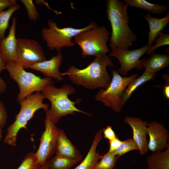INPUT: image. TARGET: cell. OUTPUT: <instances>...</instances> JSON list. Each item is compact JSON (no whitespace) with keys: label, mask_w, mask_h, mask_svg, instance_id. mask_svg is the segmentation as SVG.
Wrapping results in <instances>:
<instances>
[{"label":"cell","mask_w":169,"mask_h":169,"mask_svg":"<svg viewBox=\"0 0 169 169\" xmlns=\"http://www.w3.org/2000/svg\"><path fill=\"white\" fill-rule=\"evenodd\" d=\"M147 131L149 136L148 150L154 152L166 150L169 145V134L163 124L155 121L148 123Z\"/></svg>","instance_id":"12"},{"label":"cell","mask_w":169,"mask_h":169,"mask_svg":"<svg viewBox=\"0 0 169 169\" xmlns=\"http://www.w3.org/2000/svg\"><path fill=\"white\" fill-rule=\"evenodd\" d=\"M24 6L27 11L29 20L35 22L40 17L39 14L36 7L32 0H20Z\"/></svg>","instance_id":"29"},{"label":"cell","mask_w":169,"mask_h":169,"mask_svg":"<svg viewBox=\"0 0 169 169\" xmlns=\"http://www.w3.org/2000/svg\"><path fill=\"white\" fill-rule=\"evenodd\" d=\"M17 3L15 0H0V12Z\"/></svg>","instance_id":"34"},{"label":"cell","mask_w":169,"mask_h":169,"mask_svg":"<svg viewBox=\"0 0 169 169\" xmlns=\"http://www.w3.org/2000/svg\"><path fill=\"white\" fill-rule=\"evenodd\" d=\"M47 162L51 169H69L78 161L71 158L56 155Z\"/></svg>","instance_id":"23"},{"label":"cell","mask_w":169,"mask_h":169,"mask_svg":"<svg viewBox=\"0 0 169 169\" xmlns=\"http://www.w3.org/2000/svg\"><path fill=\"white\" fill-rule=\"evenodd\" d=\"M45 97L41 92H36L27 96L19 103L21 108L19 112L15 116L14 121L9 125L3 140V143L8 145L15 146L17 136L20 130L26 128L28 122L33 117L38 110L42 108L45 112L49 110L48 104H44Z\"/></svg>","instance_id":"4"},{"label":"cell","mask_w":169,"mask_h":169,"mask_svg":"<svg viewBox=\"0 0 169 169\" xmlns=\"http://www.w3.org/2000/svg\"><path fill=\"white\" fill-rule=\"evenodd\" d=\"M75 92V89L68 84H64L60 88L56 87L53 83L46 85L41 91L51 104L50 110L45 112L46 117L55 125L61 117L74 114L75 112L91 116L90 114L78 109L75 106V104L81 102L80 99L78 98L73 101L69 98L68 95L73 94Z\"/></svg>","instance_id":"3"},{"label":"cell","mask_w":169,"mask_h":169,"mask_svg":"<svg viewBox=\"0 0 169 169\" xmlns=\"http://www.w3.org/2000/svg\"><path fill=\"white\" fill-rule=\"evenodd\" d=\"M124 122L128 124L132 128L133 140L138 148L140 154L144 155L148 151V141L146 139L148 123L139 117L129 116L125 117Z\"/></svg>","instance_id":"13"},{"label":"cell","mask_w":169,"mask_h":169,"mask_svg":"<svg viewBox=\"0 0 169 169\" xmlns=\"http://www.w3.org/2000/svg\"><path fill=\"white\" fill-rule=\"evenodd\" d=\"M128 6L124 1L107 0L106 14L111 28L110 46L111 49H129L137 38L130 28L129 17L127 12Z\"/></svg>","instance_id":"2"},{"label":"cell","mask_w":169,"mask_h":169,"mask_svg":"<svg viewBox=\"0 0 169 169\" xmlns=\"http://www.w3.org/2000/svg\"><path fill=\"white\" fill-rule=\"evenodd\" d=\"M22 65L16 62L7 63L6 69L10 77L18 84L19 89L17 100L19 103L34 92L40 91L49 84L53 83L51 78H42L26 71Z\"/></svg>","instance_id":"5"},{"label":"cell","mask_w":169,"mask_h":169,"mask_svg":"<svg viewBox=\"0 0 169 169\" xmlns=\"http://www.w3.org/2000/svg\"><path fill=\"white\" fill-rule=\"evenodd\" d=\"M47 25L48 27H44L41 29L42 37L48 49L51 51L55 50L57 53L61 52L64 47H73L75 43L72 39L79 33L98 26L95 22L91 21L88 25L81 28L70 27L61 28L51 19L48 20Z\"/></svg>","instance_id":"7"},{"label":"cell","mask_w":169,"mask_h":169,"mask_svg":"<svg viewBox=\"0 0 169 169\" xmlns=\"http://www.w3.org/2000/svg\"><path fill=\"white\" fill-rule=\"evenodd\" d=\"M45 130L39 138L40 143L35 153L38 160L42 165L54 153L57 146L59 129L48 118L44 120Z\"/></svg>","instance_id":"10"},{"label":"cell","mask_w":169,"mask_h":169,"mask_svg":"<svg viewBox=\"0 0 169 169\" xmlns=\"http://www.w3.org/2000/svg\"><path fill=\"white\" fill-rule=\"evenodd\" d=\"M7 113L3 103L0 100V128L3 129L6 123Z\"/></svg>","instance_id":"31"},{"label":"cell","mask_w":169,"mask_h":169,"mask_svg":"<svg viewBox=\"0 0 169 169\" xmlns=\"http://www.w3.org/2000/svg\"><path fill=\"white\" fill-rule=\"evenodd\" d=\"M3 130L2 129L0 128V141L1 139L2 136Z\"/></svg>","instance_id":"38"},{"label":"cell","mask_w":169,"mask_h":169,"mask_svg":"<svg viewBox=\"0 0 169 169\" xmlns=\"http://www.w3.org/2000/svg\"><path fill=\"white\" fill-rule=\"evenodd\" d=\"M168 76H169V74H163L162 77L163 79L165 80L168 81Z\"/></svg>","instance_id":"37"},{"label":"cell","mask_w":169,"mask_h":169,"mask_svg":"<svg viewBox=\"0 0 169 169\" xmlns=\"http://www.w3.org/2000/svg\"><path fill=\"white\" fill-rule=\"evenodd\" d=\"M143 67L152 74L169 66V55L154 52L147 59H141Z\"/></svg>","instance_id":"19"},{"label":"cell","mask_w":169,"mask_h":169,"mask_svg":"<svg viewBox=\"0 0 169 169\" xmlns=\"http://www.w3.org/2000/svg\"><path fill=\"white\" fill-rule=\"evenodd\" d=\"M157 38L154 40L155 44L148 47L146 53L147 54L151 55L159 47L169 45V34L165 33L162 31L159 33Z\"/></svg>","instance_id":"28"},{"label":"cell","mask_w":169,"mask_h":169,"mask_svg":"<svg viewBox=\"0 0 169 169\" xmlns=\"http://www.w3.org/2000/svg\"><path fill=\"white\" fill-rule=\"evenodd\" d=\"M148 169H169V145L164 151L153 152L146 159Z\"/></svg>","instance_id":"20"},{"label":"cell","mask_w":169,"mask_h":169,"mask_svg":"<svg viewBox=\"0 0 169 169\" xmlns=\"http://www.w3.org/2000/svg\"><path fill=\"white\" fill-rule=\"evenodd\" d=\"M39 169H51L48 164L47 161L41 165Z\"/></svg>","instance_id":"36"},{"label":"cell","mask_w":169,"mask_h":169,"mask_svg":"<svg viewBox=\"0 0 169 169\" xmlns=\"http://www.w3.org/2000/svg\"><path fill=\"white\" fill-rule=\"evenodd\" d=\"M63 59L61 52H57L56 55L50 59L29 66L28 69L41 72L46 77L53 78L58 81H61L63 78L59 72V68L62 64Z\"/></svg>","instance_id":"14"},{"label":"cell","mask_w":169,"mask_h":169,"mask_svg":"<svg viewBox=\"0 0 169 169\" xmlns=\"http://www.w3.org/2000/svg\"><path fill=\"white\" fill-rule=\"evenodd\" d=\"M128 6L144 10L149 13L161 15L167 11L168 6L152 3L145 0H124Z\"/></svg>","instance_id":"22"},{"label":"cell","mask_w":169,"mask_h":169,"mask_svg":"<svg viewBox=\"0 0 169 169\" xmlns=\"http://www.w3.org/2000/svg\"><path fill=\"white\" fill-rule=\"evenodd\" d=\"M112 78L109 86L105 89H101L96 94L95 100L104 104L116 112L121 110L122 107L121 99L124 91L129 84L138 76L137 74L129 77H122L118 71L113 70Z\"/></svg>","instance_id":"8"},{"label":"cell","mask_w":169,"mask_h":169,"mask_svg":"<svg viewBox=\"0 0 169 169\" xmlns=\"http://www.w3.org/2000/svg\"><path fill=\"white\" fill-rule=\"evenodd\" d=\"M41 166L35 153L31 152L25 156L17 169H39Z\"/></svg>","instance_id":"26"},{"label":"cell","mask_w":169,"mask_h":169,"mask_svg":"<svg viewBox=\"0 0 169 169\" xmlns=\"http://www.w3.org/2000/svg\"><path fill=\"white\" fill-rule=\"evenodd\" d=\"M145 19L149 24V31L148 34V41L147 44L150 47L160 33L162 31L169 23V12L162 18H158L152 17L151 13L148 12L144 16Z\"/></svg>","instance_id":"17"},{"label":"cell","mask_w":169,"mask_h":169,"mask_svg":"<svg viewBox=\"0 0 169 169\" xmlns=\"http://www.w3.org/2000/svg\"><path fill=\"white\" fill-rule=\"evenodd\" d=\"M102 139V131L100 130L95 135L92 143L85 158L82 162L74 169H94L102 156L96 150L98 144Z\"/></svg>","instance_id":"18"},{"label":"cell","mask_w":169,"mask_h":169,"mask_svg":"<svg viewBox=\"0 0 169 169\" xmlns=\"http://www.w3.org/2000/svg\"><path fill=\"white\" fill-rule=\"evenodd\" d=\"M20 8L17 3L5 10L0 12V40L6 37L5 33L8 29L10 19L14 13Z\"/></svg>","instance_id":"24"},{"label":"cell","mask_w":169,"mask_h":169,"mask_svg":"<svg viewBox=\"0 0 169 169\" xmlns=\"http://www.w3.org/2000/svg\"><path fill=\"white\" fill-rule=\"evenodd\" d=\"M113 66L112 60L106 54L95 57L84 69H79L72 65L66 71L60 74L63 76H67L73 83L86 89H105L110 85L111 79L106 68Z\"/></svg>","instance_id":"1"},{"label":"cell","mask_w":169,"mask_h":169,"mask_svg":"<svg viewBox=\"0 0 169 169\" xmlns=\"http://www.w3.org/2000/svg\"><path fill=\"white\" fill-rule=\"evenodd\" d=\"M156 74H152L145 70L142 74L132 80L125 89L121 99V105L123 107L129 99L133 92L138 87L145 83L153 80Z\"/></svg>","instance_id":"21"},{"label":"cell","mask_w":169,"mask_h":169,"mask_svg":"<svg viewBox=\"0 0 169 169\" xmlns=\"http://www.w3.org/2000/svg\"><path fill=\"white\" fill-rule=\"evenodd\" d=\"M163 93L166 98L169 99V85L168 84L163 86Z\"/></svg>","instance_id":"35"},{"label":"cell","mask_w":169,"mask_h":169,"mask_svg":"<svg viewBox=\"0 0 169 169\" xmlns=\"http://www.w3.org/2000/svg\"><path fill=\"white\" fill-rule=\"evenodd\" d=\"M56 155L71 158L78 162L82 160V156L80 152L61 129H59L58 136Z\"/></svg>","instance_id":"16"},{"label":"cell","mask_w":169,"mask_h":169,"mask_svg":"<svg viewBox=\"0 0 169 169\" xmlns=\"http://www.w3.org/2000/svg\"><path fill=\"white\" fill-rule=\"evenodd\" d=\"M122 142L117 136L115 138L109 141V149L107 152L111 153L115 150L119 146Z\"/></svg>","instance_id":"33"},{"label":"cell","mask_w":169,"mask_h":169,"mask_svg":"<svg viewBox=\"0 0 169 169\" xmlns=\"http://www.w3.org/2000/svg\"><path fill=\"white\" fill-rule=\"evenodd\" d=\"M17 18L14 15L9 32L6 37L0 40V48L6 64L16 62V49L17 38L16 37Z\"/></svg>","instance_id":"15"},{"label":"cell","mask_w":169,"mask_h":169,"mask_svg":"<svg viewBox=\"0 0 169 169\" xmlns=\"http://www.w3.org/2000/svg\"><path fill=\"white\" fill-rule=\"evenodd\" d=\"M110 34L105 27L97 26L79 33L73 38V42L81 48L83 57L100 56L110 52L107 45Z\"/></svg>","instance_id":"6"},{"label":"cell","mask_w":169,"mask_h":169,"mask_svg":"<svg viewBox=\"0 0 169 169\" xmlns=\"http://www.w3.org/2000/svg\"><path fill=\"white\" fill-rule=\"evenodd\" d=\"M138 150V148L133 139H127L122 142L119 146L111 153L120 157L130 151Z\"/></svg>","instance_id":"27"},{"label":"cell","mask_w":169,"mask_h":169,"mask_svg":"<svg viewBox=\"0 0 169 169\" xmlns=\"http://www.w3.org/2000/svg\"><path fill=\"white\" fill-rule=\"evenodd\" d=\"M148 48L146 44L141 48L131 50L116 49H112L109 55L119 60L120 67L117 71L119 74L125 76L129 71L133 69L140 70L144 68L140 58Z\"/></svg>","instance_id":"11"},{"label":"cell","mask_w":169,"mask_h":169,"mask_svg":"<svg viewBox=\"0 0 169 169\" xmlns=\"http://www.w3.org/2000/svg\"><path fill=\"white\" fill-rule=\"evenodd\" d=\"M119 157L111 153L107 152L102 156L100 161L96 164L93 169H113Z\"/></svg>","instance_id":"25"},{"label":"cell","mask_w":169,"mask_h":169,"mask_svg":"<svg viewBox=\"0 0 169 169\" xmlns=\"http://www.w3.org/2000/svg\"><path fill=\"white\" fill-rule=\"evenodd\" d=\"M16 54V62L25 69L47 60L43 48L33 39L17 38Z\"/></svg>","instance_id":"9"},{"label":"cell","mask_w":169,"mask_h":169,"mask_svg":"<svg viewBox=\"0 0 169 169\" xmlns=\"http://www.w3.org/2000/svg\"><path fill=\"white\" fill-rule=\"evenodd\" d=\"M102 131L105 138L109 141L115 138L117 136L111 126H106L105 128L102 129Z\"/></svg>","instance_id":"32"},{"label":"cell","mask_w":169,"mask_h":169,"mask_svg":"<svg viewBox=\"0 0 169 169\" xmlns=\"http://www.w3.org/2000/svg\"><path fill=\"white\" fill-rule=\"evenodd\" d=\"M6 63L3 59L0 48V94L4 93L7 88L6 83L2 79L0 76L2 71L6 69Z\"/></svg>","instance_id":"30"}]
</instances>
